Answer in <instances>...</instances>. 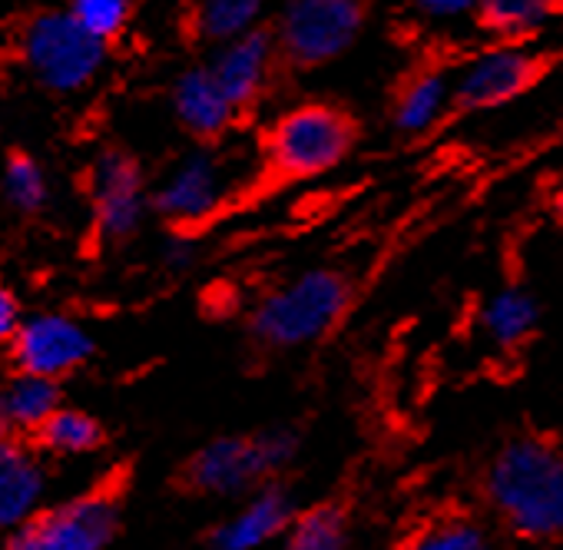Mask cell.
Listing matches in <instances>:
<instances>
[{
    "instance_id": "29",
    "label": "cell",
    "mask_w": 563,
    "mask_h": 550,
    "mask_svg": "<svg viewBox=\"0 0 563 550\" xmlns=\"http://www.w3.org/2000/svg\"><path fill=\"white\" fill-rule=\"evenodd\" d=\"M560 18H563V0H560Z\"/></svg>"
},
{
    "instance_id": "26",
    "label": "cell",
    "mask_w": 563,
    "mask_h": 550,
    "mask_svg": "<svg viewBox=\"0 0 563 550\" xmlns=\"http://www.w3.org/2000/svg\"><path fill=\"white\" fill-rule=\"evenodd\" d=\"M18 319H21V309H18V299L14 293L0 283V345L4 342H14V336L21 332L18 329Z\"/></svg>"
},
{
    "instance_id": "24",
    "label": "cell",
    "mask_w": 563,
    "mask_h": 550,
    "mask_svg": "<svg viewBox=\"0 0 563 550\" xmlns=\"http://www.w3.org/2000/svg\"><path fill=\"white\" fill-rule=\"evenodd\" d=\"M4 193L8 202L21 212H41L47 202V179L44 169L27 156V153H14L4 166Z\"/></svg>"
},
{
    "instance_id": "18",
    "label": "cell",
    "mask_w": 563,
    "mask_h": 550,
    "mask_svg": "<svg viewBox=\"0 0 563 550\" xmlns=\"http://www.w3.org/2000/svg\"><path fill=\"white\" fill-rule=\"evenodd\" d=\"M268 0H192L189 24L206 44H229L249 31H258Z\"/></svg>"
},
{
    "instance_id": "25",
    "label": "cell",
    "mask_w": 563,
    "mask_h": 550,
    "mask_svg": "<svg viewBox=\"0 0 563 550\" xmlns=\"http://www.w3.org/2000/svg\"><path fill=\"white\" fill-rule=\"evenodd\" d=\"M481 0H415V8L428 18H464V14H477Z\"/></svg>"
},
{
    "instance_id": "12",
    "label": "cell",
    "mask_w": 563,
    "mask_h": 550,
    "mask_svg": "<svg viewBox=\"0 0 563 550\" xmlns=\"http://www.w3.org/2000/svg\"><path fill=\"white\" fill-rule=\"evenodd\" d=\"M93 206L97 229L107 239H126L143 219V173L123 150H107L93 166Z\"/></svg>"
},
{
    "instance_id": "15",
    "label": "cell",
    "mask_w": 563,
    "mask_h": 550,
    "mask_svg": "<svg viewBox=\"0 0 563 550\" xmlns=\"http://www.w3.org/2000/svg\"><path fill=\"white\" fill-rule=\"evenodd\" d=\"M173 110L196 140L222 136L239 117L209 67H189L186 74H179L173 87Z\"/></svg>"
},
{
    "instance_id": "14",
    "label": "cell",
    "mask_w": 563,
    "mask_h": 550,
    "mask_svg": "<svg viewBox=\"0 0 563 550\" xmlns=\"http://www.w3.org/2000/svg\"><path fill=\"white\" fill-rule=\"evenodd\" d=\"M454 110V77H448L444 70H418L411 74L401 90L391 100V127L415 140V136H428L431 130L441 127V120Z\"/></svg>"
},
{
    "instance_id": "8",
    "label": "cell",
    "mask_w": 563,
    "mask_h": 550,
    "mask_svg": "<svg viewBox=\"0 0 563 550\" xmlns=\"http://www.w3.org/2000/svg\"><path fill=\"white\" fill-rule=\"evenodd\" d=\"M540 74H543V64L527 47H520V44L487 47L457 70V77H454V110H461V113H487V110L507 107L520 94H527L537 84Z\"/></svg>"
},
{
    "instance_id": "2",
    "label": "cell",
    "mask_w": 563,
    "mask_h": 550,
    "mask_svg": "<svg viewBox=\"0 0 563 550\" xmlns=\"http://www.w3.org/2000/svg\"><path fill=\"white\" fill-rule=\"evenodd\" d=\"M355 302L352 275L339 265H312L268 289L249 312V336L265 352H299L329 339Z\"/></svg>"
},
{
    "instance_id": "7",
    "label": "cell",
    "mask_w": 563,
    "mask_h": 550,
    "mask_svg": "<svg viewBox=\"0 0 563 550\" xmlns=\"http://www.w3.org/2000/svg\"><path fill=\"white\" fill-rule=\"evenodd\" d=\"M120 524V491L97 487L21 524L4 550H103Z\"/></svg>"
},
{
    "instance_id": "9",
    "label": "cell",
    "mask_w": 563,
    "mask_h": 550,
    "mask_svg": "<svg viewBox=\"0 0 563 550\" xmlns=\"http://www.w3.org/2000/svg\"><path fill=\"white\" fill-rule=\"evenodd\" d=\"M275 61H278L275 34L258 28V31H249V34L216 47V54L206 67L212 70L216 84L222 87V94L235 107V113H245L262 100V94L272 80Z\"/></svg>"
},
{
    "instance_id": "22",
    "label": "cell",
    "mask_w": 563,
    "mask_h": 550,
    "mask_svg": "<svg viewBox=\"0 0 563 550\" xmlns=\"http://www.w3.org/2000/svg\"><path fill=\"white\" fill-rule=\"evenodd\" d=\"M37 441L57 454H84L103 444V428L80 411H57L41 431Z\"/></svg>"
},
{
    "instance_id": "6",
    "label": "cell",
    "mask_w": 563,
    "mask_h": 550,
    "mask_svg": "<svg viewBox=\"0 0 563 550\" xmlns=\"http://www.w3.org/2000/svg\"><path fill=\"white\" fill-rule=\"evenodd\" d=\"M21 54L34 80L54 94L84 90L107 64V44L87 34L67 11H44L24 24Z\"/></svg>"
},
{
    "instance_id": "10",
    "label": "cell",
    "mask_w": 563,
    "mask_h": 550,
    "mask_svg": "<svg viewBox=\"0 0 563 550\" xmlns=\"http://www.w3.org/2000/svg\"><path fill=\"white\" fill-rule=\"evenodd\" d=\"M299 517V507L278 481L252 491L235 514H229L212 534L209 547L212 550H258L268 543H282L289 534L292 520Z\"/></svg>"
},
{
    "instance_id": "17",
    "label": "cell",
    "mask_w": 563,
    "mask_h": 550,
    "mask_svg": "<svg viewBox=\"0 0 563 550\" xmlns=\"http://www.w3.org/2000/svg\"><path fill=\"white\" fill-rule=\"evenodd\" d=\"M398 550H497L494 530L471 510H441L415 524Z\"/></svg>"
},
{
    "instance_id": "3",
    "label": "cell",
    "mask_w": 563,
    "mask_h": 550,
    "mask_svg": "<svg viewBox=\"0 0 563 550\" xmlns=\"http://www.w3.org/2000/svg\"><path fill=\"white\" fill-rule=\"evenodd\" d=\"M302 441L292 428H265L249 435H225L209 444H202L186 464H183V487L192 494L209 497H232V494H252L265 484H272L286 471Z\"/></svg>"
},
{
    "instance_id": "19",
    "label": "cell",
    "mask_w": 563,
    "mask_h": 550,
    "mask_svg": "<svg viewBox=\"0 0 563 550\" xmlns=\"http://www.w3.org/2000/svg\"><path fill=\"white\" fill-rule=\"evenodd\" d=\"M41 491H44L41 468L14 444L0 448V527H14L27 520Z\"/></svg>"
},
{
    "instance_id": "4",
    "label": "cell",
    "mask_w": 563,
    "mask_h": 550,
    "mask_svg": "<svg viewBox=\"0 0 563 550\" xmlns=\"http://www.w3.org/2000/svg\"><path fill=\"white\" fill-rule=\"evenodd\" d=\"M358 143L355 117L339 103H299L282 113L265 136L268 169L282 179H312L342 166Z\"/></svg>"
},
{
    "instance_id": "16",
    "label": "cell",
    "mask_w": 563,
    "mask_h": 550,
    "mask_svg": "<svg viewBox=\"0 0 563 550\" xmlns=\"http://www.w3.org/2000/svg\"><path fill=\"white\" fill-rule=\"evenodd\" d=\"M477 319H481L484 339L497 352H517L520 345H527L533 339V332L540 326V302L527 286L507 283L484 299Z\"/></svg>"
},
{
    "instance_id": "27",
    "label": "cell",
    "mask_w": 563,
    "mask_h": 550,
    "mask_svg": "<svg viewBox=\"0 0 563 550\" xmlns=\"http://www.w3.org/2000/svg\"><path fill=\"white\" fill-rule=\"evenodd\" d=\"M550 209H553V216L563 222V169L553 176V183H550Z\"/></svg>"
},
{
    "instance_id": "23",
    "label": "cell",
    "mask_w": 563,
    "mask_h": 550,
    "mask_svg": "<svg viewBox=\"0 0 563 550\" xmlns=\"http://www.w3.org/2000/svg\"><path fill=\"white\" fill-rule=\"evenodd\" d=\"M67 14L97 41L110 44L133 18V0H70Z\"/></svg>"
},
{
    "instance_id": "13",
    "label": "cell",
    "mask_w": 563,
    "mask_h": 550,
    "mask_svg": "<svg viewBox=\"0 0 563 550\" xmlns=\"http://www.w3.org/2000/svg\"><path fill=\"white\" fill-rule=\"evenodd\" d=\"M225 173L212 153H192L186 156L159 186L156 193V212L166 216L176 226H192L209 219L222 202Z\"/></svg>"
},
{
    "instance_id": "5",
    "label": "cell",
    "mask_w": 563,
    "mask_h": 550,
    "mask_svg": "<svg viewBox=\"0 0 563 550\" xmlns=\"http://www.w3.org/2000/svg\"><path fill=\"white\" fill-rule=\"evenodd\" d=\"M368 21V0H289L275 24L278 57L312 70L345 57Z\"/></svg>"
},
{
    "instance_id": "1",
    "label": "cell",
    "mask_w": 563,
    "mask_h": 550,
    "mask_svg": "<svg viewBox=\"0 0 563 550\" xmlns=\"http://www.w3.org/2000/svg\"><path fill=\"white\" fill-rule=\"evenodd\" d=\"M487 514L523 543L563 540V448L540 435H514L481 471Z\"/></svg>"
},
{
    "instance_id": "11",
    "label": "cell",
    "mask_w": 563,
    "mask_h": 550,
    "mask_svg": "<svg viewBox=\"0 0 563 550\" xmlns=\"http://www.w3.org/2000/svg\"><path fill=\"white\" fill-rule=\"evenodd\" d=\"M90 352V336L64 316H41L14 336V362L31 378L54 382L57 375L80 369Z\"/></svg>"
},
{
    "instance_id": "28",
    "label": "cell",
    "mask_w": 563,
    "mask_h": 550,
    "mask_svg": "<svg viewBox=\"0 0 563 550\" xmlns=\"http://www.w3.org/2000/svg\"><path fill=\"white\" fill-rule=\"evenodd\" d=\"M8 431H11V418H8V408H4V395H0V448L11 444L8 441Z\"/></svg>"
},
{
    "instance_id": "21",
    "label": "cell",
    "mask_w": 563,
    "mask_h": 550,
    "mask_svg": "<svg viewBox=\"0 0 563 550\" xmlns=\"http://www.w3.org/2000/svg\"><path fill=\"white\" fill-rule=\"evenodd\" d=\"M57 405H60V388L51 378L24 375L4 395V408H8L11 425L24 428V431H34V435L57 415Z\"/></svg>"
},
{
    "instance_id": "20",
    "label": "cell",
    "mask_w": 563,
    "mask_h": 550,
    "mask_svg": "<svg viewBox=\"0 0 563 550\" xmlns=\"http://www.w3.org/2000/svg\"><path fill=\"white\" fill-rule=\"evenodd\" d=\"M560 18V0H481L477 21L494 37L517 44Z\"/></svg>"
}]
</instances>
